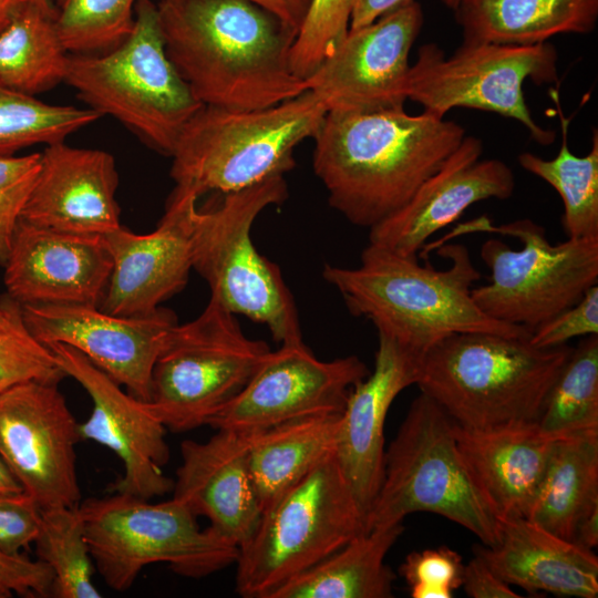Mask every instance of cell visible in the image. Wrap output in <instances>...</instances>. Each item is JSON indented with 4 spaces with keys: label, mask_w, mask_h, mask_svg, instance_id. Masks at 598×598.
Here are the masks:
<instances>
[{
    "label": "cell",
    "mask_w": 598,
    "mask_h": 598,
    "mask_svg": "<svg viewBox=\"0 0 598 598\" xmlns=\"http://www.w3.org/2000/svg\"><path fill=\"white\" fill-rule=\"evenodd\" d=\"M598 334V285L589 288L574 306L537 327L529 341L537 348H553L576 337Z\"/></svg>",
    "instance_id": "cell-41"
},
{
    "label": "cell",
    "mask_w": 598,
    "mask_h": 598,
    "mask_svg": "<svg viewBox=\"0 0 598 598\" xmlns=\"http://www.w3.org/2000/svg\"><path fill=\"white\" fill-rule=\"evenodd\" d=\"M445 7L455 10L461 0H440Z\"/></svg>",
    "instance_id": "cell-52"
},
{
    "label": "cell",
    "mask_w": 598,
    "mask_h": 598,
    "mask_svg": "<svg viewBox=\"0 0 598 598\" xmlns=\"http://www.w3.org/2000/svg\"><path fill=\"white\" fill-rule=\"evenodd\" d=\"M372 372L349 393L340 416L334 455L362 512L367 515L384 473V424L394 399L416 384L420 354L378 334Z\"/></svg>",
    "instance_id": "cell-23"
},
{
    "label": "cell",
    "mask_w": 598,
    "mask_h": 598,
    "mask_svg": "<svg viewBox=\"0 0 598 598\" xmlns=\"http://www.w3.org/2000/svg\"><path fill=\"white\" fill-rule=\"evenodd\" d=\"M41 509L25 492L0 493V553L20 556L35 542Z\"/></svg>",
    "instance_id": "cell-42"
},
{
    "label": "cell",
    "mask_w": 598,
    "mask_h": 598,
    "mask_svg": "<svg viewBox=\"0 0 598 598\" xmlns=\"http://www.w3.org/2000/svg\"><path fill=\"white\" fill-rule=\"evenodd\" d=\"M598 506V433L557 439L527 519L574 540L580 519Z\"/></svg>",
    "instance_id": "cell-30"
},
{
    "label": "cell",
    "mask_w": 598,
    "mask_h": 598,
    "mask_svg": "<svg viewBox=\"0 0 598 598\" xmlns=\"http://www.w3.org/2000/svg\"><path fill=\"white\" fill-rule=\"evenodd\" d=\"M369 374L357 355L318 359L302 340L269 351L245 388L207 423L256 432L286 422L342 413L352 388Z\"/></svg>",
    "instance_id": "cell-15"
},
{
    "label": "cell",
    "mask_w": 598,
    "mask_h": 598,
    "mask_svg": "<svg viewBox=\"0 0 598 598\" xmlns=\"http://www.w3.org/2000/svg\"><path fill=\"white\" fill-rule=\"evenodd\" d=\"M28 1L34 3L35 6L40 7L44 11L54 13L53 0H28Z\"/></svg>",
    "instance_id": "cell-50"
},
{
    "label": "cell",
    "mask_w": 598,
    "mask_h": 598,
    "mask_svg": "<svg viewBox=\"0 0 598 598\" xmlns=\"http://www.w3.org/2000/svg\"><path fill=\"white\" fill-rule=\"evenodd\" d=\"M256 432L219 429L205 442L183 441L173 486L175 499L238 548L250 539L262 513L248 467Z\"/></svg>",
    "instance_id": "cell-24"
},
{
    "label": "cell",
    "mask_w": 598,
    "mask_h": 598,
    "mask_svg": "<svg viewBox=\"0 0 598 598\" xmlns=\"http://www.w3.org/2000/svg\"><path fill=\"white\" fill-rule=\"evenodd\" d=\"M197 199L194 193L174 188L153 231L134 234L121 226L103 236L112 270L101 310L123 317L146 316L184 289L193 269Z\"/></svg>",
    "instance_id": "cell-19"
},
{
    "label": "cell",
    "mask_w": 598,
    "mask_h": 598,
    "mask_svg": "<svg viewBox=\"0 0 598 598\" xmlns=\"http://www.w3.org/2000/svg\"><path fill=\"white\" fill-rule=\"evenodd\" d=\"M465 135L427 111L327 112L313 137V171L331 207L370 229L405 205Z\"/></svg>",
    "instance_id": "cell-2"
},
{
    "label": "cell",
    "mask_w": 598,
    "mask_h": 598,
    "mask_svg": "<svg viewBox=\"0 0 598 598\" xmlns=\"http://www.w3.org/2000/svg\"><path fill=\"white\" fill-rule=\"evenodd\" d=\"M424 22L412 3L370 24L350 29L331 54L305 80L327 112L404 110L410 52Z\"/></svg>",
    "instance_id": "cell-16"
},
{
    "label": "cell",
    "mask_w": 598,
    "mask_h": 598,
    "mask_svg": "<svg viewBox=\"0 0 598 598\" xmlns=\"http://www.w3.org/2000/svg\"><path fill=\"white\" fill-rule=\"evenodd\" d=\"M30 333L48 346L62 343L84 354L127 392L151 399L152 370L168 332L173 311L123 317L86 305H20Z\"/></svg>",
    "instance_id": "cell-18"
},
{
    "label": "cell",
    "mask_w": 598,
    "mask_h": 598,
    "mask_svg": "<svg viewBox=\"0 0 598 598\" xmlns=\"http://www.w3.org/2000/svg\"><path fill=\"white\" fill-rule=\"evenodd\" d=\"M551 97L560 120L559 152L551 159L524 152L518 155V163L559 194L564 205L561 223L567 238L598 237V131L592 130L588 154H573L568 145L570 120L563 114L559 94L551 91Z\"/></svg>",
    "instance_id": "cell-32"
},
{
    "label": "cell",
    "mask_w": 598,
    "mask_h": 598,
    "mask_svg": "<svg viewBox=\"0 0 598 598\" xmlns=\"http://www.w3.org/2000/svg\"><path fill=\"white\" fill-rule=\"evenodd\" d=\"M499 540L474 553L507 584L529 592L596 598L598 558L527 518L501 519Z\"/></svg>",
    "instance_id": "cell-26"
},
{
    "label": "cell",
    "mask_w": 598,
    "mask_h": 598,
    "mask_svg": "<svg viewBox=\"0 0 598 598\" xmlns=\"http://www.w3.org/2000/svg\"><path fill=\"white\" fill-rule=\"evenodd\" d=\"M454 11L465 43L533 45L592 32L598 0H461Z\"/></svg>",
    "instance_id": "cell-27"
},
{
    "label": "cell",
    "mask_w": 598,
    "mask_h": 598,
    "mask_svg": "<svg viewBox=\"0 0 598 598\" xmlns=\"http://www.w3.org/2000/svg\"><path fill=\"white\" fill-rule=\"evenodd\" d=\"M404 527L371 528L277 588L269 598H389L395 574L384 563Z\"/></svg>",
    "instance_id": "cell-28"
},
{
    "label": "cell",
    "mask_w": 598,
    "mask_h": 598,
    "mask_svg": "<svg viewBox=\"0 0 598 598\" xmlns=\"http://www.w3.org/2000/svg\"><path fill=\"white\" fill-rule=\"evenodd\" d=\"M0 586L28 597L52 596L53 573L43 561L0 553Z\"/></svg>",
    "instance_id": "cell-43"
},
{
    "label": "cell",
    "mask_w": 598,
    "mask_h": 598,
    "mask_svg": "<svg viewBox=\"0 0 598 598\" xmlns=\"http://www.w3.org/2000/svg\"><path fill=\"white\" fill-rule=\"evenodd\" d=\"M137 0H53L54 21L71 54L103 53L132 31Z\"/></svg>",
    "instance_id": "cell-36"
},
{
    "label": "cell",
    "mask_w": 598,
    "mask_h": 598,
    "mask_svg": "<svg viewBox=\"0 0 598 598\" xmlns=\"http://www.w3.org/2000/svg\"><path fill=\"white\" fill-rule=\"evenodd\" d=\"M340 416H310L255 433L248 467L262 511L334 451Z\"/></svg>",
    "instance_id": "cell-29"
},
{
    "label": "cell",
    "mask_w": 598,
    "mask_h": 598,
    "mask_svg": "<svg viewBox=\"0 0 598 598\" xmlns=\"http://www.w3.org/2000/svg\"><path fill=\"white\" fill-rule=\"evenodd\" d=\"M12 594L13 592L10 591L9 589L0 586V598H9L12 596Z\"/></svg>",
    "instance_id": "cell-53"
},
{
    "label": "cell",
    "mask_w": 598,
    "mask_h": 598,
    "mask_svg": "<svg viewBox=\"0 0 598 598\" xmlns=\"http://www.w3.org/2000/svg\"><path fill=\"white\" fill-rule=\"evenodd\" d=\"M537 424L555 439L598 433V334L585 337L571 350Z\"/></svg>",
    "instance_id": "cell-33"
},
{
    "label": "cell",
    "mask_w": 598,
    "mask_h": 598,
    "mask_svg": "<svg viewBox=\"0 0 598 598\" xmlns=\"http://www.w3.org/2000/svg\"><path fill=\"white\" fill-rule=\"evenodd\" d=\"M413 1L415 0H352L350 29L370 24L382 16Z\"/></svg>",
    "instance_id": "cell-46"
},
{
    "label": "cell",
    "mask_w": 598,
    "mask_h": 598,
    "mask_svg": "<svg viewBox=\"0 0 598 598\" xmlns=\"http://www.w3.org/2000/svg\"><path fill=\"white\" fill-rule=\"evenodd\" d=\"M326 107L310 92L256 110L203 105L172 152L175 188L197 197L249 187L295 166V148L319 131Z\"/></svg>",
    "instance_id": "cell-5"
},
{
    "label": "cell",
    "mask_w": 598,
    "mask_h": 598,
    "mask_svg": "<svg viewBox=\"0 0 598 598\" xmlns=\"http://www.w3.org/2000/svg\"><path fill=\"white\" fill-rule=\"evenodd\" d=\"M268 11L298 34L311 0H248Z\"/></svg>",
    "instance_id": "cell-45"
},
{
    "label": "cell",
    "mask_w": 598,
    "mask_h": 598,
    "mask_svg": "<svg viewBox=\"0 0 598 598\" xmlns=\"http://www.w3.org/2000/svg\"><path fill=\"white\" fill-rule=\"evenodd\" d=\"M460 454L498 518H527L557 439L537 422L467 429L454 422Z\"/></svg>",
    "instance_id": "cell-25"
},
{
    "label": "cell",
    "mask_w": 598,
    "mask_h": 598,
    "mask_svg": "<svg viewBox=\"0 0 598 598\" xmlns=\"http://www.w3.org/2000/svg\"><path fill=\"white\" fill-rule=\"evenodd\" d=\"M352 0H311L290 49V68L303 81L327 59L350 28Z\"/></svg>",
    "instance_id": "cell-38"
},
{
    "label": "cell",
    "mask_w": 598,
    "mask_h": 598,
    "mask_svg": "<svg viewBox=\"0 0 598 598\" xmlns=\"http://www.w3.org/2000/svg\"><path fill=\"white\" fill-rule=\"evenodd\" d=\"M437 254L450 260L446 269L369 243L358 267L327 264L322 275L352 315L370 320L378 334L420 355L454 333L530 336L522 327L491 318L475 303L472 286L481 274L464 245L445 243Z\"/></svg>",
    "instance_id": "cell-3"
},
{
    "label": "cell",
    "mask_w": 598,
    "mask_h": 598,
    "mask_svg": "<svg viewBox=\"0 0 598 598\" xmlns=\"http://www.w3.org/2000/svg\"><path fill=\"white\" fill-rule=\"evenodd\" d=\"M365 530V515L332 451L262 511L239 548L236 591L269 598Z\"/></svg>",
    "instance_id": "cell-10"
},
{
    "label": "cell",
    "mask_w": 598,
    "mask_h": 598,
    "mask_svg": "<svg viewBox=\"0 0 598 598\" xmlns=\"http://www.w3.org/2000/svg\"><path fill=\"white\" fill-rule=\"evenodd\" d=\"M585 549L592 550L598 544V506L590 509L578 523L574 540Z\"/></svg>",
    "instance_id": "cell-47"
},
{
    "label": "cell",
    "mask_w": 598,
    "mask_h": 598,
    "mask_svg": "<svg viewBox=\"0 0 598 598\" xmlns=\"http://www.w3.org/2000/svg\"><path fill=\"white\" fill-rule=\"evenodd\" d=\"M117 186L110 153L65 141L53 143L41 152L39 173L20 218L52 230L103 237L122 226Z\"/></svg>",
    "instance_id": "cell-22"
},
{
    "label": "cell",
    "mask_w": 598,
    "mask_h": 598,
    "mask_svg": "<svg viewBox=\"0 0 598 598\" xmlns=\"http://www.w3.org/2000/svg\"><path fill=\"white\" fill-rule=\"evenodd\" d=\"M462 586L472 598L522 597L477 555L464 565Z\"/></svg>",
    "instance_id": "cell-44"
},
{
    "label": "cell",
    "mask_w": 598,
    "mask_h": 598,
    "mask_svg": "<svg viewBox=\"0 0 598 598\" xmlns=\"http://www.w3.org/2000/svg\"><path fill=\"white\" fill-rule=\"evenodd\" d=\"M41 153L0 157V265L3 266L16 226L35 183Z\"/></svg>",
    "instance_id": "cell-40"
},
{
    "label": "cell",
    "mask_w": 598,
    "mask_h": 598,
    "mask_svg": "<svg viewBox=\"0 0 598 598\" xmlns=\"http://www.w3.org/2000/svg\"><path fill=\"white\" fill-rule=\"evenodd\" d=\"M221 199L193 218V269L210 289V298L234 315L268 328L280 344L302 340L293 297L279 267L251 240L258 215L288 196L282 175L220 194Z\"/></svg>",
    "instance_id": "cell-8"
},
{
    "label": "cell",
    "mask_w": 598,
    "mask_h": 598,
    "mask_svg": "<svg viewBox=\"0 0 598 598\" xmlns=\"http://www.w3.org/2000/svg\"><path fill=\"white\" fill-rule=\"evenodd\" d=\"M1 299L8 318L0 326V393L31 380L60 383L66 374L51 349L25 327L20 303L7 293Z\"/></svg>",
    "instance_id": "cell-37"
},
{
    "label": "cell",
    "mask_w": 598,
    "mask_h": 598,
    "mask_svg": "<svg viewBox=\"0 0 598 598\" xmlns=\"http://www.w3.org/2000/svg\"><path fill=\"white\" fill-rule=\"evenodd\" d=\"M7 318H8L7 308L2 299H0V326H2L7 321Z\"/></svg>",
    "instance_id": "cell-51"
},
{
    "label": "cell",
    "mask_w": 598,
    "mask_h": 598,
    "mask_svg": "<svg viewBox=\"0 0 598 598\" xmlns=\"http://www.w3.org/2000/svg\"><path fill=\"white\" fill-rule=\"evenodd\" d=\"M24 0H0V31L8 24L14 11Z\"/></svg>",
    "instance_id": "cell-49"
},
{
    "label": "cell",
    "mask_w": 598,
    "mask_h": 598,
    "mask_svg": "<svg viewBox=\"0 0 598 598\" xmlns=\"http://www.w3.org/2000/svg\"><path fill=\"white\" fill-rule=\"evenodd\" d=\"M269 351L265 341L243 332L236 315L209 298L198 317L168 332L152 370L151 409L175 433L207 425Z\"/></svg>",
    "instance_id": "cell-12"
},
{
    "label": "cell",
    "mask_w": 598,
    "mask_h": 598,
    "mask_svg": "<svg viewBox=\"0 0 598 598\" xmlns=\"http://www.w3.org/2000/svg\"><path fill=\"white\" fill-rule=\"evenodd\" d=\"M48 347L66 377L78 381L91 398V414L79 423L81 440L107 447L123 463L124 474L109 492L151 499L173 491L174 480L162 470L169 460L166 427L150 403L124 391L74 348L62 343Z\"/></svg>",
    "instance_id": "cell-17"
},
{
    "label": "cell",
    "mask_w": 598,
    "mask_h": 598,
    "mask_svg": "<svg viewBox=\"0 0 598 598\" xmlns=\"http://www.w3.org/2000/svg\"><path fill=\"white\" fill-rule=\"evenodd\" d=\"M482 140L465 135L405 205L370 228L369 243L403 256H419L434 234L456 221L470 206L509 198L516 185L513 171L501 159H482Z\"/></svg>",
    "instance_id": "cell-20"
},
{
    "label": "cell",
    "mask_w": 598,
    "mask_h": 598,
    "mask_svg": "<svg viewBox=\"0 0 598 598\" xmlns=\"http://www.w3.org/2000/svg\"><path fill=\"white\" fill-rule=\"evenodd\" d=\"M34 544L37 559L45 563L53 573L52 597L102 596L93 582L95 565L80 505L41 509L40 532Z\"/></svg>",
    "instance_id": "cell-34"
},
{
    "label": "cell",
    "mask_w": 598,
    "mask_h": 598,
    "mask_svg": "<svg viewBox=\"0 0 598 598\" xmlns=\"http://www.w3.org/2000/svg\"><path fill=\"white\" fill-rule=\"evenodd\" d=\"M100 117L89 107L49 104L0 84V157L65 141Z\"/></svg>",
    "instance_id": "cell-35"
},
{
    "label": "cell",
    "mask_w": 598,
    "mask_h": 598,
    "mask_svg": "<svg viewBox=\"0 0 598 598\" xmlns=\"http://www.w3.org/2000/svg\"><path fill=\"white\" fill-rule=\"evenodd\" d=\"M470 233L511 236L522 244L520 249H513L489 238L481 247L491 281L471 293L484 313L501 322L532 333L598 283V237L567 238L553 245L544 227L528 218L494 226L487 217H480L426 244L425 249L432 251L452 237Z\"/></svg>",
    "instance_id": "cell-9"
},
{
    "label": "cell",
    "mask_w": 598,
    "mask_h": 598,
    "mask_svg": "<svg viewBox=\"0 0 598 598\" xmlns=\"http://www.w3.org/2000/svg\"><path fill=\"white\" fill-rule=\"evenodd\" d=\"M464 564L461 555L441 546L412 551L400 567L413 598H451L462 586Z\"/></svg>",
    "instance_id": "cell-39"
},
{
    "label": "cell",
    "mask_w": 598,
    "mask_h": 598,
    "mask_svg": "<svg viewBox=\"0 0 598 598\" xmlns=\"http://www.w3.org/2000/svg\"><path fill=\"white\" fill-rule=\"evenodd\" d=\"M95 569L107 587L125 591L142 569L165 563L177 575L202 578L236 563L239 548L208 527L200 529L186 505L172 497L151 503L126 494L80 504Z\"/></svg>",
    "instance_id": "cell-11"
},
{
    "label": "cell",
    "mask_w": 598,
    "mask_h": 598,
    "mask_svg": "<svg viewBox=\"0 0 598 598\" xmlns=\"http://www.w3.org/2000/svg\"><path fill=\"white\" fill-rule=\"evenodd\" d=\"M416 512L443 516L485 546L499 540L501 523L460 454L454 421L422 392L385 451L383 480L365 529L402 523Z\"/></svg>",
    "instance_id": "cell-7"
},
{
    "label": "cell",
    "mask_w": 598,
    "mask_h": 598,
    "mask_svg": "<svg viewBox=\"0 0 598 598\" xmlns=\"http://www.w3.org/2000/svg\"><path fill=\"white\" fill-rule=\"evenodd\" d=\"M64 82L89 109L112 116L166 156L203 106L166 53L153 0L136 1L133 29L117 47L70 53Z\"/></svg>",
    "instance_id": "cell-6"
},
{
    "label": "cell",
    "mask_w": 598,
    "mask_h": 598,
    "mask_svg": "<svg viewBox=\"0 0 598 598\" xmlns=\"http://www.w3.org/2000/svg\"><path fill=\"white\" fill-rule=\"evenodd\" d=\"M22 491V486L0 456V493H16Z\"/></svg>",
    "instance_id": "cell-48"
},
{
    "label": "cell",
    "mask_w": 598,
    "mask_h": 598,
    "mask_svg": "<svg viewBox=\"0 0 598 598\" xmlns=\"http://www.w3.org/2000/svg\"><path fill=\"white\" fill-rule=\"evenodd\" d=\"M80 441L59 383L31 380L0 393V456L40 509L80 505Z\"/></svg>",
    "instance_id": "cell-14"
},
{
    "label": "cell",
    "mask_w": 598,
    "mask_h": 598,
    "mask_svg": "<svg viewBox=\"0 0 598 598\" xmlns=\"http://www.w3.org/2000/svg\"><path fill=\"white\" fill-rule=\"evenodd\" d=\"M3 267L7 295L20 305L99 307L112 258L101 236L52 230L20 218Z\"/></svg>",
    "instance_id": "cell-21"
},
{
    "label": "cell",
    "mask_w": 598,
    "mask_h": 598,
    "mask_svg": "<svg viewBox=\"0 0 598 598\" xmlns=\"http://www.w3.org/2000/svg\"><path fill=\"white\" fill-rule=\"evenodd\" d=\"M69 52L54 13L24 0L0 31V84L35 96L64 82Z\"/></svg>",
    "instance_id": "cell-31"
},
{
    "label": "cell",
    "mask_w": 598,
    "mask_h": 598,
    "mask_svg": "<svg viewBox=\"0 0 598 598\" xmlns=\"http://www.w3.org/2000/svg\"><path fill=\"white\" fill-rule=\"evenodd\" d=\"M573 348H537L527 337L451 334L421 357L416 385L460 426L537 422Z\"/></svg>",
    "instance_id": "cell-4"
},
{
    "label": "cell",
    "mask_w": 598,
    "mask_h": 598,
    "mask_svg": "<svg viewBox=\"0 0 598 598\" xmlns=\"http://www.w3.org/2000/svg\"><path fill=\"white\" fill-rule=\"evenodd\" d=\"M558 53L549 42L533 45L465 43L446 56L434 43L423 44L410 66L406 97L424 111L445 117L454 107L492 112L519 122L543 146L555 141L553 130L534 120L524 83L558 81Z\"/></svg>",
    "instance_id": "cell-13"
},
{
    "label": "cell",
    "mask_w": 598,
    "mask_h": 598,
    "mask_svg": "<svg viewBox=\"0 0 598 598\" xmlns=\"http://www.w3.org/2000/svg\"><path fill=\"white\" fill-rule=\"evenodd\" d=\"M166 53L203 104L276 105L307 91L290 68L297 34L248 0H159Z\"/></svg>",
    "instance_id": "cell-1"
}]
</instances>
